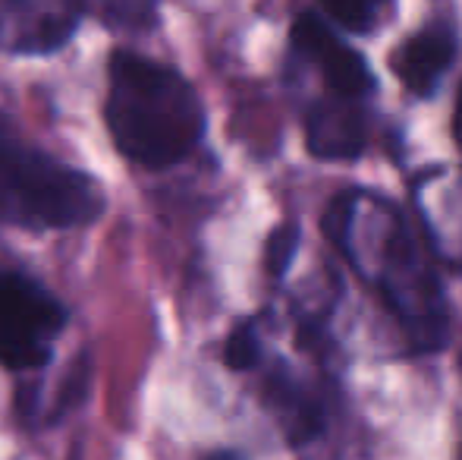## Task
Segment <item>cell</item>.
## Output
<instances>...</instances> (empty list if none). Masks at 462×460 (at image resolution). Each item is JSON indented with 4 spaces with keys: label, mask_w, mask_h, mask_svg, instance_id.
Instances as JSON below:
<instances>
[{
    "label": "cell",
    "mask_w": 462,
    "mask_h": 460,
    "mask_svg": "<svg viewBox=\"0 0 462 460\" xmlns=\"http://www.w3.org/2000/svg\"><path fill=\"white\" fill-rule=\"evenodd\" d=\"M365 205L368 228L374 233H362L353 224L346 192L330 202L324 230L365 277V284L383 296L387 309L400 319L402 332L412 341V350L431 353L447 341V306L438 277L421 258L400 211L374 196H365Z\"/></svg>",
    "instance_id": "cell-1"
},
{
    "label": "cell",
    "mask_w": 462,
    "mask_h": 460,
    "mask_svg": "<svg viewBox=\"0 0 462 460\" xmlns=\"http://www.w3.org/2000/svg\"><path fill=\"white\" fill-rule=\"evenodd\" d=\"M104 120L123 158L164 171L205 139V105L180 70L139 54L114 51L107 63Z\"/></svg>",
    "instance_id": "cell-2"
},
{
    "label": "cell",
    "mask_w": 462,
    "mask_h": 460,
    "mask_svg": "<svg viewBox=\"0 0 462 460\" xmlns=\"http://www.w3.org/2000/svg\"><path fill=\"white\" fill-rule=\"evenodd\" d=\"M104 209L107 199L92 174L0 127V224L69 230L95 224Z\"/></svg>",
    "instance_id": "cell-3"
},
{
    "label": "cell",
    "mask_w": 462,
    "mask_h": 460,
    "mask_svg": "<svg viewBox=\"0 0 462 460\" xmlns=\"http://www.w3.org/2000/svg\"><path fill=\"white\" fill-rule=\"evenodd\" d=\"M69 313L42 281L0 265V366L29 372L51 362Z\"/></svg>",
    "instance_id": "cell-4"
},
{
    "label": "cell",
    "mask_w": 462,
    "mask_h": 460,
    "mask_svg": "<svg viewBox=\"0 0 462 460\" xmlns=\"http://www.w3.org/2000/svg\"><path fill=\"white\" fill-rule=\"evenodd\" d=\"M290 42L296 54L305 57L324 76L330 95L359 101L368 92H374V76H371L368 63L362 61V54L349 48L334 29H328V23L318 19L315 13H299L292 19Z\"/></svg>",
    "instance_id": "cell-5"
},
{
    "label": "cell",
    "mask_w": 462,
    "mask_h": 460,
    "mask_svg": "<svg viewBox=\"0 0 462 460\" xmlns=\"http://www.w3.org/2000/svg\"><path fill=\"white\" fill-rule=\"evenodd\" d=\"M79 0H0V51L54 54L73 38Z\"/></svg>",
    "instance_id": "cell-6"
},
{
    "label": "cell",
    "mask_w": 462,
    "mask_h": 460,
    "mask_svg": "<svg viewBox=\"0 0 462 460\" xmlns=\"http://www.w3.org/2000/svg\"><path fill=\"white\" fill-rule=\"evenodd\" d=\"M305 146L321 161H356L368 146V123L349 99L315 101L305 114Z\"/></svg>",
    "instance_id": "cell-7"
},
{
    "label": "cell",
    "mask_w": 462,
    "mask_h": 460,
    "mask_svg": "<svg viewBox=\"0 0 462 460\" xmlns=\"http://www.w3.org/2000/svg\"><path fill=\"white\" fill-rule=\"evenodd\" d=\"M453 61H457V35H453L450 25L431 23L415 32L412 38H406L390 54V70L400 76V82L409 92L428 99L440 86Z\"/></svg>",
    "instance_id": "cell-8"
},
{
    "label": "cell",
    "mask_w": 462,
    "mask_h": 460,
    "mask_svg": "<svg viewBox=\"0 0 462 460\" xmlns=\"http://www.w3.org/2000/svg\"><path fill=\"white\" fill-rule=\"evenodd\" d=\"M264 404L277 417L280 429L286 432V442L302 448L311 438L324 432V407L318 394L299 379L283 362L268 372L264 381Z\"/></svg>",
    "instance_id": "cell-9"
},
{
    "label": "cell",
    "mask_w": 462,
    "mask_h": 460,
    "mask_svg": "<svg viewBox=\"0 0 462 460\" xmlns=\"http://www.w3.org/2000/svg\"><path fill=\"white\" fill-rule=\"evenodd\" d=\"M82 13H92L101 23L114 29L142 32L158 23V4L161 0H79Z\"/></svg>",
    "instance_id": "cell-10"
},
{
    "label": "cell",
    "mask_w": 462,
    "mask_h": 460,
    "mask_svg": "<svg viewBox=\"0 0 462 460\" xmlns=\"http://www.w3.org/2000/svg\"><path fill=\"white\" fill-rule=\"evenodd\" d=\"M321 4L340 29L368 35V32L381 29V23L390 16L393 0H321Z\"/></svg>",
    "instance_id": "cell-11"
},
{
    "label": "cell",
    "mask_w": 462,
    "mask_h": 460,
    "mask_svg": "<svg viewBox=\"0 0 462 460\" xmlns=\"http://www.w3.org/2000/svg\"><path fill=\"white\" fill-rule=\"evenodd\" d=\"M262 356H264V350H262V338H258L255 322H243V325L233 328L224 344L226 369H233V372H249V369H255L258 362H262Z\"/></svg>",
    "instance_id": "cell-12"
},
{
    "label": "cell",
    "mask_w": 462,
    "mask_h": 460,
    "mask_svg": "<svg viewBox=\"0 0 462 460\" xmlns=\"http://www.w3.org/2000/svg\"><path fill=\"white\" fill-rule=\"evenodd\" d=\"M296 249H299V224L296 221L277 224L268 237V246H264V268H268V275L274 281H280L290 271Z\"/></svg>",
    "instance_id": "cell-13"
},
{
    "label": "cell",
    "mask_w": 462,
    "mask_h": 460,
    "mask_svg": "<svg viewBox=\"0 0 462 460\" xmlns=\"http://www.w3.org/2000/svg\"><path fill=\"white\" fill-rule=\"evenodd\" d=\"M453 136H457V142L462 148V86H459V95H457V111H453Z\"/></svg>",
    "instance_id": "cell-14"
},
{
    "label": "cell",
    "mask_w": 462,
    "mask_h": 460,
    "mask_svg": "<svg viewBox=\"0 0 462 460\" xmlns=\"http://www.w3.org/2000/svg\"><path fill=\"white\" fill-rule=\"evenodd\" d=\"M208 460H243L239 455H233V451H217V455H211Z\"/></svg>",
    "instance_id": "cell-15"
}]
</instances>
